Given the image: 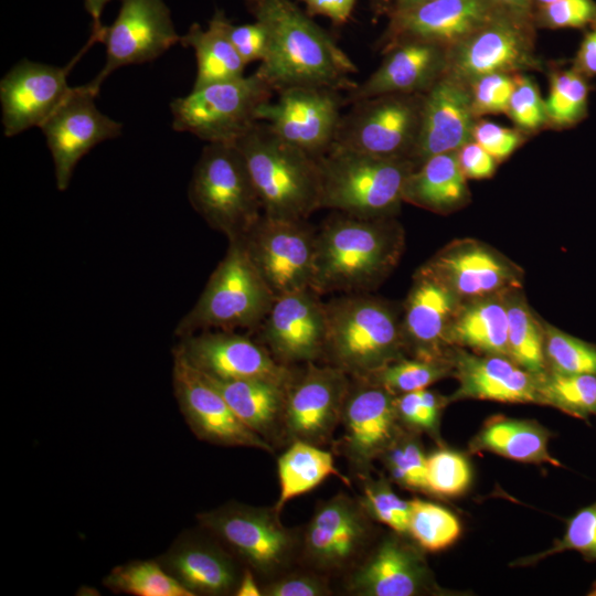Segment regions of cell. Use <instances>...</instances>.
I'll return each instance as SVG.
<instances>
[{
    "label": "cell",
    "mask_w": 596,
    "mask_h": 596,
    "mask_svg": "<svg viewBox=\"0 0 596 596\" xmlns=\"http://www.w3.org/2000/svg\"><path fill=\"white\" fill-rule=\"evenodd\" d=\"M248 12L266 30L268 50L257 71L275 92L294 86H317L348 93L358 83L356 65L291 0H243Z\"/></svg>",
    "instance_id": "obj_1"
},
{
    "label": "cell",
    "mask_w": 596,
    "mask_h": 596,
    "mask_svg": "<svg viewBox=\"0 0 596 596\" xmlns=\"http://www.w3.org/2000/svg\"><path fill=\"white\" fill-rule=\"evenodd\" d=\"M403 249V232L392 217L365 219L340 213L317 232L311 289L368 292L392 272Z\"/></svg>",
    "instance_id": "obj_2"
},
{
    "label": "cell",
    "mask_w": 596,
    "mask_h": 596,
    "mask_svg": "<svg viewBox=\"0 0 596 596\" xmlns=\"http://www.w3.org/2000/svg\"><path fill=\"white\" fill-rule=\"evenodd\" d=\"M324 308L328 364L363 377L404 356L402 318L391 302L353 292L324 302Z\"/></svg>",
    "instance_id": "obj_3"
},
{
    "label": "cell",
    "mask_w": 596,
    "mask_h": 596,
    "mask_svg": "<svg viewBox=\"0 0 596 596\" xmlns=\"http://www.w3.org/2000/svg\"><path fill=\"white\" fill-rule=\"evenodd\" d=\"M234 145L244 157L260 199L263 214L306 221L320 209L318 160L256 121Z\"/></svg>",
    "instance_id": "obj_4"
},
{
    "label": "cell",
    "mask_w": 596,
    "mask_h": 596,
    "mask_svg": "<svg viewBox=\"0 0 596 596\" xmlns=\"http://www.w3.org/2000/svg\"><path fill=\"white\" fill-rule=\"evenodd\" d=\"M317 160L320 209L365 219L394 216L405 182L416 169L409 159L379 158L336 146Z\"/></svg>",
    "instance_id": "obj_5"
},
{
    "label": "cell",
    "mask_w": 596,
    "mask_h": 596,
    "mask_svg": "<svg viewBox=\"0 0 596 596\" xmlns=\"http://www.w3.org/2000/svg\"><path fill=\"white\" fill-rule=\"evenodd\" d=\"M189 202L228 241L243 238L263 215L246 161L234 143H207L193 169Z\"/></svg>",
    "instance_id": "obj_6"
},
{
    "label": "cell",
    "mask_w": 596,
    "mask_h": 596,
    "mask_svg": "<svg viewBox=\"0 0 596 596\" xmlns=\"http://www.w3.org/2000/svg\"><path fill=\"white\" fill-rule=\"evenodd\" d=\"M275 298L242 240L228 241L226 254L195 305L178 323L175 334L259 327Z\"/></svg>",
    "instance_id": "obj_7"
},
{
    "label": "cell",
    "mask_w": 596,
    "mask_h": 596,
    "mask_svg": "<svg viewBox=\"0 0 596 596\" xmlns=\"http://www.w3.org/2000/svg\"><path fill=\"white\" fill-rule=\"evenodd\" d=\"M274 92L257 70L248 76L192 88L171 102L172 128L207 143H234L258 121L259 108L272 100Z\"/></svg>",
    "instance_id": "obj_8"
},
{
    "label": "cell",
    "mask_w": 596,
    "mask_h": 596,
    "mask_svg": "<svg viewBox=\"0 0 596 596\" xmlns=\"http://www.w3.org/2000/svg\"><path fill=\"white\" fill-rule=\"evenodd\" d=\"M423 100L424 94H387L354 102L342 114L332 146L379 158L411 160Z\"/></svg>",
    "instance_id": "obj_9"
},
{
    "label": "cell",
    "mask_w": 596,
    "mask_h": 596,
    "mask_svg": "<svg viewBox=\"0 0 596 596\" xmlns=\"http://www.w3.org/2000/svg\"><path fill=\"white\" fill-rule=\"evenodd\" d=\"M536 28L532 18L499 12L471 35L447 50L444 76L468 86L492 73L542 71L535 52Z\"/></svg>",
    "instance_id": "obj_10"
},
{
    "label": "cell",
    "mask_w": 596,
    "mask_h": 596,
    "mask_svg": "<svg viewBox=\"0 0 596 596\" xmlns=\"http://www.w3.org/2000/svg\"><path fill=\"white\" fill-rule=\"evenodd\" d=\"M202 528L227 546L258 575L283 572L300 545L273 508L232 502L198 514Z\"/></svg>",
    "instance_id": "obj_11"
},
{
    "label": "cell",
    "mask_w": 596,
    "mask_h": 596,
    "mask_svg": "<svg viewBox=\"0 0 596 596\" xmlns=\"http://www.w3.org/2000/svg\"><path fill=\"white\" fill-rule=\"evenodd\" d=\"M241 240L275 297L311 289L317 232L306 221L279 220L263 214Z\"/></svg>",
    "instance_id": "obj_12"
},
{
    "label": "cell",
    "mask_w": 596,
    "mask_h": 596,
    "mask_svg": "<svg viewBox=\"0 0 596 596\" xmlns=\"http://www.w3.org/2000/svg\"><path fill=\"white\" fill-rule=\"evenodd\" d=\"M91 35L106 46L105 65L88 83L96 93L117 68L151 62L180 43L181 38L163 0H120L114 22Z\"/></svg>",
    "instance_id": "obj_13"
},
{
    "label": "cell",
    "mask_w": 596,
    "mask_h": 596,
    "mask_svg": "<svg viewBox=\"0 0 596 596\" xmlns=\"http://www.w3.org/2000/svg\"><path fill=\"white\" fill-rule=\"evenodd\" d=\"M276 100L264 104L258 121H265L280 139L318 159L333 145L341 109L342 92L317 86L281 89Z\"/></svg>",
    "instance_id": "obj_14"
},
{
    "label": "cell",
    "mask_w": 596,
    "mask_h": 596,
    "mask_svg": "<svg viewBox=\"0 0 596 596\" xmlns=\"http://www.w3.org/2000/svg\"><path fill=\"white\" fill-rule=\"evenodd\" d=\"M351 377L342 370L306 363L287 387L284 436L317 446L328 444L341 423Z\"/></svg>",
    "instance_id": "obj_15"
},
{
    "label": "cell",
    "mask_w": 596,
    "mask_h": 596,
    "mask_svg": "<svg viewBox=\"0 0 596 596\" xmlns=\"http://www.w3.org/2000/svg\"><path fill=\"white\" fill-rule=\"evenodd\" d=\"M89 85L73 86L67 98L40 127L54 163L56 188H68L78 161L98 143L121 135L123 125L104 115Z\"/></svg>",
    "instance_id": "obj_16"
},
{
    "label": "cell",
    "mask_w": 596,
    "mask_h": 596,
    "mask_svg": "<svg viewBox=\"0 0 596 596\" xmlns=\"http://www.w3.org/2000/svg\"><path fill=\"white\" fill-rule=\"evenodd\" d=\"M341 423L339 449L359 478L370 473L373 461L380 459L403 428L395 395L359 377H351Z\"/></svg>",
    "instance_id": "obj_17"
},
{
    "label": "cell",
    "mask_w": 596,
    "mask_h": 596,
    "mask_svg": "<svg viewBox=\"0 0 596 596\" xmlns=\"http://www.w3.org/2000/svg\"><path fill=\"white\" fill-rule=\"evenodd\" d=\"M86 45L65 66L21 60L0 82L2 126L6 137L17 136L32 127H41L72 92L67 76L79 57L93 45Z\"/></svg>",
    "instance_id": "obj_18"
},
{
    "label": "cell",
    "mask_w": 596,
    "mask_h": 596,
    "mask_svg": "<svg viewBox=\"0 0 596 596\" xmlns=\"http://www.w3.org/2000/svg\"><path fill=\"white\" fill-rule=\"evenodd\" d=\"M505 11L492 0H433L389 15V23L375 42L384 53L404 42H426L446 47L458 44Z\"/></svg>",
    "instance_id": "obj_19"
},
{
    "label": "cell",
    "mask_w": 596,
    "mask_h": 596,
    "mask_svg": "<svg viewBox=\"0 0 596 596\" xmlns=\"http://www.w3.org/2000/svg\"><path fill=\"white\" fill-rule=\"evenodd\" d=\"M172 384L179 408L199 439L220 446L273 453L272 444L249 429L204 375L175 350Z\"/></svg>",
    "instance_id": "obj_20"
},
{
    "label": "cell",
    "mask_w": 596,
    "mask_h": 596,
    "mask_svg": "<svg viewBox=\"0 0 596 596\" xmlns=\"http://www.w3.org/2000/svg\"><path fill=\"white\" fill-rule=\"evenodd\" d=\"M174 350L199 372L215 379H257L288 386L295 375L264 344L233 331L184 336Z\"/></svg>",
    "instance_id": "obj_21"
},
{
    "label": "cell",
    "mask_w": 596,
    "mask_h": 596,
    "mask_svg": "<svg viewBox=\"0 0 596 596\" xmlns=\"http://www.w3.org/2000/svg\"><path fill=\"white\" fill-rule=\"evenodd\" d=\"M371 520L359 499L345 493L323 501L305 529L301 541L304 560L322 572L348 567L368 544Z\"/></svg>",
    "instance_id": "obj_22"
},
{
    "label": "cell",
    "mask_w": 596,
    "mask_h": 596,
    "mask_svg": "<svg viewBox=\"0 0 596 596\" xmlns=\"http://www.w3.org/2000/svg\"><path fill=\"white\" fill-rule=\"evenodd\" d=\"M312 289L278 296L259 326L263 344L280 363L315 362L324 358V302Z\"/></svg>",
    "instance_id": "obj_23"
},
{
    "label": "cell",
    "mask_w": 596,
    "mask_h": 596,
    "mask_svg": "<svg viewBox=\"0 0 596 596\" xmlns=\"http://www.w3.org/2000/svg\"><path fill=\"white\" fill-rule=\"evenodd\" d=\"M445 284L459 300H475L519 289V269L475 240L455 241L421 268Z\"/></svg>",
    "instance_id": "obj_24"
},
{
    "label": "cell",
    "mask_w": 596,
    "mask_h": 596,
    "mask_svg": "<svg viewBox=\"0 0 596 596\" xmlns=\"http://www.w3.org/2000/svg\"><path fill=\"white\" fill-rule=\"evenodd\" d=\"M459 301L445 284L419 269L402 316L405 350L419 359H450L447 354L449 329Z\"/></svg>",
    "instance_id": "obj_25"
},
{
    "label": "cell",
    "mask_w": 596,
    "mask_h": 596,
    "mask_svg": "<svg viewBox=\"0 0 596 596\" xmlns=\"http://www.w3.org/2000/svg\"><path fill=\"white\" fill-rule=\"evenodd\" d=\"M402 534L385 536L351 574L349 593L360 596H414L430 592L434 582L421 552Z\"/></svg>",
    "instance_id": "obj_26"
},
{
    "label": "cell",
    "mask_w": 596,
    "mask_h": 596,
    "mask_svg": "<svg viewBox=\"0 0 596 596\" xmlns=\"http://www.w3.org/2000/svg\"><path fill=\"white\" fill-rule=\"evenodd\" d=\"M477 119L468 86L447 76L438 79L424 93L419 132L411 156L415 167L471 141Z\"/></svg>",
    "instance_id": "obj_27"
},
{
    "label": "cell",
    "mask_w": 596,
    "mask_h": 596,
    "mask_svg": "<svg viewBox=\"0 0 596 596\" xmlns=\"http://www.w3.org/2000/svg\"><path fill=\"white\" fill-rule=\"evenodd\" d=\"M380 66L345 93V105L387 94H424L446 70L447 49L426 42H404L383 53Z\"/></svg>",
    "instance_id": "obj_28"
},
{
    "label": "cell",
    "mask_w": 596,
    "mask_h": 596,
    "mask_svg": "<svg viewBox=\"0 0 596 596\" xmlns=\"http://www.w3.org/2000/svg\"><path fill=\"white\" fill-rule=\"evenodd\" d=\"M457 391L448 398H476L502 403H538L539 375L508 356L475 355L464 351L450 356Z\"/></svg>",
    "instance_id": "obj_29"
},
{
    "label": "cell",
    "mask_w": 596,
    "mask_h": 596,
    "mask_svg": "<svg viewBox=\"0 0 596 596\" xmlns=\"http://www.w3.org/2000/svg\"><path fill=\"white\" fill-rule=\"evenodd\" d=\"M158 562L193 596L234 594L242 576L223 549L194 535L178 539Z\"/></svg>",
    "instance_id": "obj_30"
},
{
    "label": "cell",
    "mask_w": 596,
    "mask_h": 596,
    "mask_svg": "<svg viewBox=\"0 0 596 596\" xmlns=\"http://www.w3.org/2000/svg\"><path fill=\"white\" fill-rule=\"evenodd\" d=\"M204 377L249 429L269 444L284 436L283 419L288 386L257 379Z\"/></svg>",
    "instance_id": "obj_31"
},
{
    "label": "cell",
    "mask_w": 596,
    "mask_h": 596,
    "mask_svg": "<svg viewBox=\"0 0 596 596\" xmlns=\"http://www.w3.org/2000/svg\"><path fill=\"white\" fill-rule=\"evenodd\" d=\"M470 193L457 151L435 155L407 178L403 201L418 207L448 214L468 203Z\"/></svg>",
    "instance_id": "obj_32"
},
{
    "label": "cell",
    "mask_w": 596,
    "mask_h": 596,
    "mask_svg": "<svg viewBox=\"0 0 596 596\" xmlns=\"http://www.w3.org/2000/svg\"><path fill=\"white\" fill-rule=\"evenodd\" d=\"M505 294L459 305L449 329L450 344L509 358Z\"/></svg>",
    "instance_id": "obj_33"
},
{
    "label": "cell",
    "mask_w": 596,
    "mask_h": 596,
    "mask_svg": "<svg viewBox=\"0 0 596 596\" xmlns=\"http://www.w3.org/2000/svg\"><path fill=\"white\" fill-rule=\"evenodd\" d=\"M225 12L216 9L206 29L193 23L180 38V44L191 47L196 60L193 88L244 76L246 63L230 41Z\"/></svg>",
    "instance_id": "obj_34"
},
{
    "label": "cell",
    "mask_w": 596,
    "mask_h": 596,
    "mask_svg": "<svg viewBox=\"0 0 596 596\" xmlns=\"http://www.w3.org/2000/svg\"><path fill=\"white\" fill-rule=\"evenodd\" d=\"M547 430L532 421L493 416L473 437V451H490L521 462L562 466L547 449Z\"/></svg>",
    "instance_id": "obj_35"
},
{
    "label": "cell",
    "mask_w": 596,
    "mask_h": 596,
    "mask_svg": "<svg viewBox=\"0 0 596 596\" xmlns=\"http://www.w3.org/2000/svg\"><path fill=\"white\" fill-rule=\"evenodd\" d=\"M277 472L280 491L274 509L278 513L288 501L311 491L331 476L350 485L336 467L331 453L300 440L291 441L278 457Z\"/></svg>",
    "instance_id": "obj_36"
},
{
    "label": "cell",
    "mask_w": 596,
    "mask_h": 596,
    "mask_svg": "<svg viewBox=\"0 0 596 596\" xmlns=\"http://www.w3.org/2000/svg\"><path fill=\"white\" fill-rule=\"evenodd\" d=\"M505 304L509 358L533 374L544 373V328L540 326L524 299L513 290L505 294Z\"/></svg>",
    "instance_id": "obj_37"
},
{
    "label": "cell",
    "mask_w": 596,
    "mask_h": 596,
    "mask_svg": "<svg viewBox=\"0 0 596 596\" xmlns=\"http://www.w3.org/2000/svg\"><path fill=\"white\" fill-rule=\"evenodd\" d=\"M589 93L588 78L573 65L554 68L545 99L547 128L568 129L583 121L588 114Z\"/></svg>",
    "instance_id": "obj_38"
},
{
    "label": "cell",
    "mask_w": 596,
    "mask_h": 596,
    "mask_svg": "<svg viewBox=\"0 0 596 596\" xmlns=\"http://www.w3.org/2000/svg\"><path fill=\"white\" fill-rule=\"evenodd\" d=\"M540 404L587 419L596 415V375L545 371L539 375Z\"/></svg>",
    "instance_id": "obj_39"
},
{
    "label": "cell",
    "mask_w": 596,
    "mask_h": 596,
    "mask_svg": "<svg viewBox=\"0 0 596 596\" xmlns=\"http://www.w3.org/2000/svg\"><path fill=\"white\" fill-rule=\"evenodd\" d=\"M104 585L135 596H193L157 561H132L114 567Z\"/></svg>",
    "instance_id": "obj_40"
},
{
    "label": "cell",
    "mask_w": 596,
    "mask_h": 596,
    "mask_svg": "<svg viewBox=\"0 0 596 596\" xmlns=\"http://www.w3.org/2000/svg\"><path fill=\"white\" fill-rule=\"evenodd\" d=\"M447 375H453L450 359L427 360L402 356L359 379L377 384L396 396L427 389Z\"/></svg>",
    "instance_id": "obj_41"
},
{
    "label": "cell",
    "mask_w": 596,
    "mask_h": 596,
    "mask_svg": "<svg viewBox=\"0 0 596 596\" xmlns=\"http://www.w3.org/2000/svg\"><path fill=\"white\" fill-rule=\"evenodd\" d=\"M409 503L407 534L421 549L437 552L450 546L459 538L460 523L449 510L418 498Z\"/></svg>",
    "instance_id": "obj_42"
},
{
    "label": "cell",
    "mask_w": 596,
    "mask_h": 596,
    "mask_svg": "<svg viewBox=\"0 0 596 596\" xmlns=\"http://www.w3.org/2000/svg\"><path fill=\"white\" fill-rule=\"evenodd\" d=\"M426 458L415 433L405 428L380 457L392 481L405 489L424 492H427Z\"/></svg>",
    "instance_id": "obj_43"
},
{
    "label": "cell",
    "mask_w": 596,
    "mask_h": 596,
    "mask_svg": "<svg viewBox=\"0 0 596 596\" xmlns=\"http://www.w3.org/2000/svg\"><path fill=\"white\" fill-rule=\"evenodd\" d=\"M544 353L550 371L596 375V345L550 324L544 326Z\"/></svg>",
    "instance_id": "obj_44"
},
{
    "label": "cell",
    "mask_w": 596,
    "mask_h": 596,
    "mask_svg": "<svg viewBox=\"0 0 596 596\" xmlns=\"http://www.w3.org/2000/svg\"><path fill=\"white\" fill-rule=\"evenodd\" d=\"M360 479L362 492L359 501L368 515L389 526L395 533L407 534L411 513L409 501L401 499L383 476L374 479L369 473Z\"/></svg>",
    "instance_id": "obj_45"
},
{
    "label": "cell",
    "mask_w": 596,
    "mask_h": 596,
    "mask_svg": "<svg viewBox=\"0 0 596 596\" xmlns=\"http://www.w3.org/2000/svg\"><path fill=\"white\" fill-rule=\"evenodd\" d=\"M427 492L454 497L466 491L471 469L466 457L455 450L439 448L426 458Z\"/></svg>",
    "instance_id": "obj_46"
},
{
    "label": "cell",
    "mask_w": 596,
    "mask_h": 596,
    "mask_svg": "<svg viewBox=\"0 0 596 596\" xmlns=\"http://www.w3.org/2000/svg\"><path fill=\"white\" fill-rule=\"evenodd\" d=\"M576 551L586 561H596V501L578 510L568 521L564 535L547 550L519 560V565H531L554 554Z\"/></svg>",
    "instance_id": "obj_47"
},
{
    "label": "cell",
    "mask_w": 596,
    "mask_h": 596,
    "mask_svg": "<svg viewBox=\"0 0 596 596\" xmlns=\"http://www.w3.org/2000/svg\"><path fill=\"white\" fill-rule=\"evenodd\" d=\"M448 401L427 389L396 395L395 407L401 426L437 437L441 409Z\"/></svg>",
    "instance_id": "obj_48"
},
{
    "label": "cell",
    "mask_w": 596,
    "mask_h": 596,
    "mask_svg": "<svg viewBox=\"0 0 596 596\" xmlns=\"http://www.w3.org/2000/svg\"><path fill=\"white\" fill-rule=\"evenodd\" d=\"M505 114L517 128L529 135L547 127L545 99L535 81L525 73L515 74V86Z\"/></svg>",
    "instance_id": "obj_49"
},
{
    "label": "cell",
    "mask_w": 596,
    "mask_h": 596,
    "mask_svg": "<svg viewBox=\"0 0 596 596\" xmlns=\"http://www.w3.org/2000/svg\"><path fill=\"white\" fill-rule=\"evenodd\" d=\"M515 86V74L492 73L472 81L469 85L475 116L505 114Z\"/></svg>",
    "instance_id": "obj_50"
},
{
    "label": "cell",
    "mask_w": 596,
    "mask_h": 596,
    "mask_svg": "<svg viewBox=\"0 0 596 596\" xmlns=\"http://www.w3.org/2000/svg\"><path fill=\"white\" fill-rule=\"evenodd\" d=\"M535 28L582 29L596 24L595 0H556L532 14Z\"/></svg>",
    "instance_id": "obj_51"
},
{
    "label": "cell",
    "mask_w": 596,
    "mask_h": 596,
    "mask_svg": "<svg viewBox=\"0 0 596 596\" xmlns=\"http://www.w3.org/2000/svg\"><path fill=\"white\" fill-rule=\"evenodd\" d=\"M530 135L519 128L477 119L472 129V140L480 145L499 163L520 148Z\"/></svg>",
    "instance_id": "obj_52"
},
{
    "label": "cell",
    "mask_w": 596,
    "mask_h": 596,
    "mask_svg": "<svg viewBox=\"0 0 596 596\" xmlns=\"http://www.w3.org/2000/svg\"><path fill=\"white\" fill-rule=\"evenodd\" d=\"M266 596L330 595L328 581L316 573H292L272 579L262 588Z\"/></svg>",
    "instance_id": "obj_53"
},
{
    "label": "cell",
    "mask_w": 596,
    "mask_h": 596,
    "mask_svg": "<svg viewBox=\"0 0 596 596\" xmlns=\"http://www.w3.org/2000/svg\"><path fill=\"white\" fill-rule=\"evenodd\" d=\"M225 30L230 41L246 64L264 61L268 50V35L259 22L236 25L227 20Z\"/></svg>",
    "instance_id": "obj_54"
},
{
    "label": "cell",
    "mask_w": 596,
    "mask_h": 596,
    "mask_svg": "<svg viewBox=\"0 0 596 596\" xmlns=\"http://www.w3.org/2000/svg\"><path fill=\"white\" fill-rule=\"evenodd\" d=\"M458 162L467 179L482 180L491 178L498 162L480 145L471 140L457 150Z\"/></svg>",
    "instance_id": "obj_55"
},
{
    "label": "cell",
    "mask_w": 596,
    "mask_h": 596,
    "mask_svg": "<svg viewBox=\"0 0 596 596\" xmlns=\"http://www.w3.org/2000/svg\"><path fill=\"white\" fill-rule=\"evenodd\" d=\"M307 6V13L321 15L331 20L336 25H342L352 15L356 0H301Z\"/></svg>",
    "instance_id": "obj_56"
},
{
    "label": "cell",
    "mask_w": 596,
    "mask_h": 596,
    "mask_svg": "<svg viewBox=\"0 0 596 596\" xmlns=\"http://www.w3.org/2000/svg\"><path fill=\"white\" fill-rule=\"evenodd\" d=\"M572 65L588 79L596 76V24L584 34Z\"/></svg>",
    "instance_id": "obj_57"
},
{
    "label": "cell",
    "mask_w": 596,
    "mask_h": 596,
    "mask_svg": "<svg viewBox=\"0 0 596 596\" xmlns=\"http://www.w3.org/2000/svg\"><path fill=\"white\" fill-rule=\"evenodd\" d=\"M236 596H259L263 595L262 588L255 581L254 573L251 568H246L241 576L240 583L234 593Z\"/></svg>",
    "instance_id": "obj_58"
},
{
    "label": "cell",
    "mask_w": 596,
    "mask_h": 596,
    "mask_svg": "<svg viewBox=\"0 0 596 596\" xmlns=\"http://www.w3.org/2000/svg\"><path fill=\"white\" fill-rule=\"evenodd\" d=\"M501 9L525 18H532V0H492ZM533 19V18H532Z\"/></svg>",
    "instance_id": "obj_59"
},
{
    "label": "cell",
    "mask_w": 596,
    "mask_h": 596,
    "mask_svg": "<svg viewBox=\"0 0 596 596\" xmlns=\"http://www.w3.org/2000/svg\"><path fill=\"white\" fill-rule=\"evenodd\" d=\"M84 7L92 19V33L99 32L104 24L102 23V14L108 2L111 0H83Z\"/></svg>",
    "instance_id": "obj_60"
},
{
    "label": "cell",
    "mask_w": 596,
    "mask_h": 596,
    "mask_svg": "<svg viewBox=\"0 0 596 596\" xmlns=\"http://www.w3.org/2000/svg\"><path fill=\"white\" fill-rule=\"evenodd\" d=\"M433 0H394L387 17Z\"/></svg>",
    "instance_id": "obj_61"
},
{
    "label": "cell",
    "mask_w": 596,
    "mask_h": 596,
    "mask_svg": "<svg viewBox=\"0 0 596 596\" xmlns=\"http://www.w3.org/2000/svg\"><path fill=\"white\" fill-rule=\"evenodd\" d=\"M394 0H370V6L375 17L387 15Z\"/></svg>",
    "instance_id": "obj_62"
},
{
    "label": "cell",
    "mask_w": 596,
    "mask_h": 596,
    "mask_svg": "<svg viewBox=\"0 0 596 596\" xmlns=\"http://www.w3.org/2000/svg\"><path fill=\"white\" fill-rule=\"evenodd\" d=\"M556 0H532L533 11L540 7L550 4ZM533 14V13H532Z\"/></svg>",
    "instance_id": "obj_63"
}]
</instances>
